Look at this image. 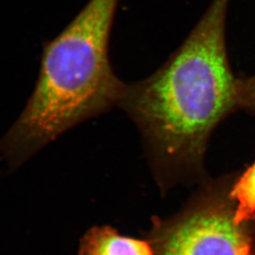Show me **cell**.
<instances>
[{
	"mask_svg": "<svg viewBox=\"0 0 255 255\" xmlns=\"http://www.w3.org/2000/svg\"><path fill=\"white\" fill-rule=\"evenodd\" d=\"M231 0H213L190 33L154 73L125 82L119 107L139 128L161 188L200 180L210 136L238 108L229 61Z\"/></svg>",
	"mask_w": 255,
	"mask_h": 255,
	"instance_id": "6da1fadb",
	"label": "cell"
},
{
	"mask_svg": "<svg viewBox=\"0 0 255 255\" xmlns=\"http://www.w3.org/2000/svg\"><path fill=\"white\" fill-rule=\"evenodd\" d=\"M119 0H88L44 47L35 88L0 141L12 168L83 121L119 107L125 82L114 72L111 34Z\"/></svg>",
	"mask_w": 255,
	"mask_h": 255,
	"instance_id": "7a4b0ae2",
	"label": "cell"
},
{
	"mask_svg": "<svg viewBox=\"0 0 255 255\" xmlns=\"http://www.w3.org/2000/svg\"><path fill=\"white\" fill-rule=\"evenodd\" d=\"M230 185L205 181L178 213L153 218L145 237L155 255H255V230L236 222Z\"/></svg>",
	"mask_w": 255,
	"mask_h": 255,
	"instance_id": "3957f363",
	"label": "cell"
},
{
	"mask_svg": "<svg viewBox=\"0 0 255 255\" xmlns=\"http://www.w3.org/2000/svg\"><path fill=\"white\" fill-rule=\"evenodd\" d=\"M79 255H155V253L146 237H127L112 226H95L81 239Z\"/></svg>",
	"mask_w": 255,
	"mask_h": 255,
	"instance_id": "277c9868",
	"label": "cell"
},
{
	"mask_svg": "<svg viewBox=\"0 0 255 255\" xmlns=\"http://www.w3.org/2000/svg\"><path fill=\"white\" fill-rule=\"evenodd\" d=\"M229 196L235 206L236 222H252L255 219V162L231 182Z\"/></svg>",
	"mask_w": 255,
	"mask_h": 255,
	"instance_id": "5b68a950",
	"label": "cell"
},
{
	"mask_svg": "<svg viewBox=\"0 0 255 255\" xmlns=\"http://www.w3.org/2000/svg\"><path fill=\"white\" fill-rule=\"evenodd\" d=\"M238 108L255 111V75L238 79Z\"/></svg>",
	"mask_w": 255,
	"mask_h": 255,
	"instance_id": "8992f818",
	"label": "cell"
}]
</instances>
